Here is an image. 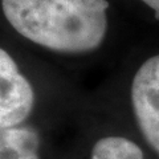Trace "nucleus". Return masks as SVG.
<instances>
[{
  "label": "nucleus",
  "instance_id": "f257e3e1",
  "mask_svg": "<svg viewBox=\"0 0 159 159\" xmlns=\"http://www.w3.org/2000/svg\"><path fill=\"white\" fill-rule=\"evenodd\" d=\"M107 0H2L8 24L48 51L93 52L107 32Z\"/></svg>",
  "mask_w": 159,
  "mask_h": 159
},
{
  "label": "nucleus",
  "instance_id": "f03ea898",
  "mask_svg": "<svg viewBox=\"0 0 159 159\" xmlns=\"http://www.w3.org/2000/svg\"><path fill=\"white\" fill-rule=\"evenodd\" d=\"M131 105L143 138L159 155V54L137 70L131 82Z\"/></svg>",
  "mask_w": 159,
  "mask_h": 159
},
{
  "label": "nucleus",
  "instance_id": "7ed1b4c3",
  "mask_svg": "<svg viewBox=\"0 0 159 159\" xmlns=\"http://www.w3.org/2000/svg\"><path fill=\"white\" fill-rule=\"evenodd\" d=\"M34 106L29 80L6 49L0 48V129L23 125Z\"/></svg>",
  "mask_w": 159,
  "mask_h": 159
},
{
  "label": "nucleus",
  "instance_id": "20e7f679",
  "mask_svg": "<svg viewBox=\"0 0 159 159\" xmlns=\"http://www.w3.org/2000/svg\"><path fill=\"white\" fill-rule=\"evenodd\" d=\"M41 141L34 127L19 125L0 129V159H41Z\"/></svg>",
  "mask_w": 159,
  "mask_h": 159
},
{
  "label": "nucleus",
  "instance_id": "39448f33",
  "mask_svg": "<svg viewBox=\"0 0 159 159\" xmlns=\"http://www.w3.org/2000/svg\"><path fill=\"white\" fill-rule=\"evenodd\" d=\"M90 159H145L137 143L118 135L103 137L94 143Z\"/></svg>",
  "mask_w": 159,
  "mask_h": 159
},
{
  "label": "nucleus",
  "instance_id": "423d86ee",
  "mask_svg": "<svg viewBox=\"0 0 159 159\" xmlns=\"http://www.w3.org/2000/svg\"><path fill=\"white\" fill-rule=\"evenodd\" d=\"M142 2L146 3L151 9H154V11L157 12L158 17H159V0H142Z\"/></svg>",
  "mask_w": 159,
  "mask_h": 159
}]
</instances>
